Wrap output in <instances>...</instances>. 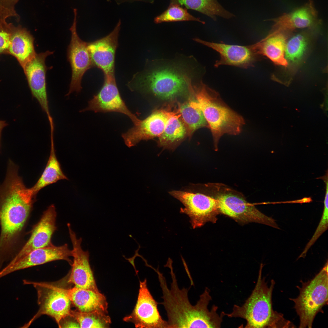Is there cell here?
<instances>
[{"label":"cell","mask_w":328,"mask_h":328,"mask_svg":"<svg viewBox=\"0 0 328 328\" xmlns=\"http://www.w3.org/2000/svg\"><path fill=\"white\" fill-rule=\"evenodd\" d=\"M172 264V260L169 258L165 265L170 269V289L158 268H152L157 274L162 291L163 301L159 304L164 306L166 313L167 328L220 327L224 316V312L219 315L218 307L214 305L209 310L208 305L212 300L210 289L206 287L196 303L193 305L188 296L190 288H179Z\"/></svg>","instance_id":"1"},{"label":"cell","mask_w":328,"mask_h":328,"mask_svg":"<svg viewBox=\"0 0 328 328\" xmlns=\"http://www.w3.org/2000/svg\"><path fill=\"white\" fill-rule=\"evenodd\" d=\"M18 169L9 166L5 179L0 184V267L24 225L36 196L25 186Z\"/></svg>","instance_id":"2"},{"label":"cell","mask_w":328,"mask_h":328,"mask_svg":"<svg viewBox=\"0 0 328 328\" xmlns=\"http://www.w3.org/2000/svg\"><path fill=\"white\" fill-rule=\"evenodd\" d=\"M145 69L134 75L128 86L132 91L173 101L191 94L192 71L185 64L172 63Z\"/></svg>","instance_id":"3"},{"label":"cell","mask_w":328,"mask_h":328,"mask_svg":"<svg viewBox=\"0 0 328 328\" xmlns=\"http://www.w3.org/2000/svg\"><path fill=\"white\" fill-rule=\"evenodd\" d=\"M190 104L202 112L212 135L216 150L220 138L224 134H239L245 122L243 118L228 107L221 99L218 93L202 81L192 84Z\"/></svg>","instance_id":"4"},{"label":"cell","mask_w":328,"mask_h":328,"mask_svg":"<svg viewBox=\"0 0 328 328\" xmlns=\"http://www.w3.org/2000/svg\"><path fill=\"white\" fill-rule=\"evenodd\" d=\"M264 265L260 266L257 282L250 296L244 304L234 305L231 312H224L228 317H238L246 321V328L289 327L292 325L282 314L272 308V295L275 282L272 280L270 286L262 277Z\"/></svg>","instance_id":"5"},{"label":"cell","mask_w":328,"mask_h":328,"mask_svg":"<svg viewBox=\"0 0 328 328\" xmlns=\"http://www.w3.org/2000/svg\"><path fill=\"white\" fill-rule=\"evenodd\" d=\"M328 262L312 279L302 281L301 287H298L299 296L290 299L294 303V308L299 316V328H311L316 315L323 313V307L328 304Z\"/></svg>","instance_id":"6"},{"label":"cell","mask_w":328,"mask_h":328,"mask_svg":"<svg viewBox=\"0 0 328 328\" xmlns=\"http://www.w3.org/2000/svg\"><path fill=\"white\" fill-rule=\"evenodd\" d=\"M209 187L214 192V195L209 194L216 200L220 214L241 224L255 222L280 229L274 219L262 213L238 192L219 184H210Z\"/></svg>","instance_id":"7"},{"label":"cell","mask_w":328,"mask_h":328,"mask_svg":"<svg viewBox=\"0 0 328 328\" xmlns=\"http://www.w3.org/2000/svg\"><path fill=\"white\" fill-rule=\"evenodd\" d=\"M169 193L183 205L180 213L189 217L193 228L200 227L207 222H216L220 214L217 202L203 185L191 184L183 190Z\"/></svg>","instance_id":"8"},{"label":"cell","mask_w":328,"mask_h":328,"mask_svg":"<svg viewBox=\"0 0 328 328\" xmlns=\"http://www.w3.org/2000/svg\"><path fill=\"white\" fill-rule=\"evenodd\" d=\"M66 276L56 282H37L23 280L24 284H31L36 289L39 308L37 312L22 327H27L43 315L54 319L59 327L61 320L70 316L71 302L67 296V288L63 286L68 277Z\"/></svg>","instance_id":"9"},{"label":"cell","mask_w":328,"mask_h":328,"mask_svg":"<svg viewBox=\"0 0 328 328\" xmlns=\"http://www.w3.org/2000/svg\"><path fill=\"white\" fill-rule=\"evenodd\" d=\"M74 17L70 30L71 36L67 49V57L72 69V77L69 91L67 96L72 93L80 92L82 89L81 81L85 72L94 67L87 48L88 43L82 40L76 30V9H74Z\"/></svg>","instance_id":"10"},{"label":"cell","mask_w":328,"mask_h":328,"mask_svg":"<svg viewBox=\"0 0 328 328\" xmlns=\"http://www.w3.org/2000/svg\"><path fill=\"white\" fill-rule=\"evenodd\" d=\"M158 303L153 298L147 286L146 278L139 282L137 300L132 313L124 321L133 323L136 328H167L158 308Z\"/></svg>","instance_id":"11"},{"label":"cell","mask_w":328,"mask_h":328,"mask_svg":"<svg viewBox=\"0 0 328 328\" xmlns=\"http://www.w3.org/2000/svg\"><path fill=\"white\" fill-rule=\"evenodd\" d=\"M116 112L128 117L134 125L140 119L128 108L122 99L118 88L115 76H104L103 85L100 91L88 102L87 106L82 112Z\"/></svg>","instance_id":"12"},{"label":"cell","mask_w":328,"mask_h":328,"mask_svg":"<svg viewBox=\"0 0 328 328\" xmlns=\"http://www.w3.org/2000/svg\"><path fill=\"white\" fill-rule=\"evenodd\" d=\"M194 40L219 53L220 58L216 61L214 65L216 67L226 65L248 68L254 66L260 56L255 44L241 46L209 42L197 38Z\"/></svg>","instance_id":"13"},{"label":"cell","mask_w":328,"mask_h":328,"mask_svg":"<svg viewBox=\"0 0 328 328\" xmlns=\"http://www.w3.org/2000/svg\"><path fill=\"white\" fill-rule=\"evenodd\" d=\"M69 234L73 246V262L69 274L68 282L74 287L99 292L97 286L89 261V252L82 248V239H77L75 233L68 224Z\"/></svg>","instance_id":"14"},{"label":"cell","mask_w":328,"mask_h":328,"mask_svg":"<svg viewBox=\"0 0 328 328\" xmlns=\"http://www.w3.org/2000/svg\"><path fill=\"white\" fill-rule=\"evenodd\" d=\"M53 53L47 51L36 53L23 68L32 95L37 100L49 121L53 118L50 112L47 92L46 73L48 68L45 62L46 57Z\"/></svg>","instance_id":"15"},{"label":"cell","mask_w":328,"mask_h":328,"mask_svg":"<svg viewBox=\"0 0 328 328\" xmlns=\"http://www.w3.org/2000/svg\"><path fill=\"white\" fill-rule=\"evenodd\" d=\"M72 256V250L67 244L59 246L52 244L37 249L16 261L10 262L0 271V278L17 271L54 261L64 260L71 265L70 258Z\"/></svg>","instance_id":"16"},{"label":"cell","mask_w":328,"mask_h":328,"mask_svg":"<svg viewBox=\"0 0 328 328\" xmlns=\"http://www.w3.org/2000/svg\"><path fill=\"white\" fill-rule=\"evenodd\" d=\"M177 112L165 109L155 110L145 119H140L137 124L122 133L121 136L128 146L134 145L142 140L159 137L169 118Z\"/></svg>","instance_id":"17"},{"label":"cell","mask_w":328,"mask_h":328,"mask_svg":"<svg viewBox=\"0 0 328 328\" xmlns=\"http://www.w3.org/2000/svg\"><path fill=\"white\" fill-rule=\"evenodd\" d=\"M273 25L271 32H289L296 29H315L321 23L313 2L309 0L291 12L271 19Z\"/></svg>","instance_id":"18"},{"label":"cell","mask_w":328,"mask_h":328,"mask_svg":"<svg viewBox=\"0 0 328 328\" xmlns=\"http://www.w3.org/2000/svg\"><path fill=\"white\" fill-rule=\"evenodd\" d=\"M121 24L119 20L113 31L106 36L88 43L94 67L101 70L104 76H115V57Z\"/></svg>","instance_id":"19"},{"label":"cell","mask_w":328,"mask_h":328,"mask_svg":"<svg viewBox=\"0 0 328 328\" xmlns=\"http://www.w3.org/2000/svg\"><path fill=\"white\" fill-rule=\"evenodd\" d=\"M56 217L55 207L51 205L35 226L29 240L10 262L16 261L35 250L52 245V236L56 229Z\"/></svg>","instance_id":"20"},{"label":"cell","mask_w":328,"mask_h":328,"mask_svg":"<svg viewBox=\"0 0 328 328\" xmlns=\"http://www.w3.org/2000/svg\"><path fill=\"white\" fill-rule=\"evenodd\" d=\"M10 43L7 53L14 56L23 68L36 53L34 38L30 32L20 25L10 23Z\"/></svg>","instance_id":"21"},{"label":"cell","mask_w":328,"mask_h":328,"mask_svg":"<svg viewBox=\"0 0 328 328\" xmlns=\"http://www.w3.org/2000/svg\"><path fill=\"white\" fill-rule=\"evenodd\" d=\"M67 294L77 310L84 312L100 311L108 313V303L105 296L100 292L74 287L67 288Z\"/></svg>","instance_id":"22"},{"label":"cell","mask_w":328,"mask_h":328,"mask_svg":"<svg viewBox=\"0 0 328 328\" xmlns=\"http://www.w3.org/2000/svg\"><path fill=\"white\" fill-rule=\"evenodd\" d=\"M288 33L270 32L265 38L255 43L259 54L267 57L276 65L287 67L285 50Z\"/></svg>","instance_id":"23"},{"label":"cell","mask_w":328,"mask_h":328,"mask_svg":"<svg viewBox=\"0 0 328 328\" xmlns=\"http://www.w3.org/2000/svg\"><path fill=\"white\" fill-rule=\"evenodd\" d=\"M186 135V128L177 111L167 120L163 132L159 137L158 145L164 149L174 150Z\"/></svg>","instance_id":"24"},{"label":"cell","mask_w":328,"mask_h":328,"mask_svg":"<svg viewBox=\"0 0 328 328\" xmlns=\"http://www.w3.org/2000/svg\"><path fill=\"white\" fill-rule=\"evenodd\" d=\"M309 36L308 32L303 31L295 35L287 41L285 58L289 72H294L303 59L309 46Z\"/></svg>","instance_id":"25"},{"label":"cell","mask_w":328,"mask_h":328,"mask_svg":"<svg viewBox=\"0 0 328 328\" xmlns=\"http://www.w3.org/2000/svg\"><path fill=\"white\" fill-rule=\"evenodd\" d=\"M51 148L50 156L45 168L40 177L31 190L36 195L44 187L59 180L68 179L62 171L55 152L54 136H50Z\"/></svg>","instance_id":"26"},{"label":"cell","mask_w":328,"mask_h":328,"mask_svg":"<svg viewBox=\"0 0 328 328\" xmlns=\"http://www.w3.org/2000/svg\"><path fill=\"white\" fill-rule=\"evenodd\" d=\"M177 111L186 128L187 135L191 137L199 128L208 126L201 111L190 104L189 101L178 104Z\"/></svg>","instance_id":"27"},{"label":"cell","mask_w":328,"mask_h":328,"mask_svg":"<svg viewBox=\"0 0 328 328\" xmlns=\"http://www.w3.org/2000/svg\"><path fill=\"white\" fill-rule=\"evenodd\" d=\"M179 3L187 8L197 11L210 17L214 20L219 16L229 19L234 15L225 9L217 0H177Z\"/></svg>","instance_id":"28"},{"label":"cell","mask_w":328,"mask_h":328,"mask_svg":"<svg viewBox=\"0 0 328 328\" xmlns=\"http://www.w3.org/2000/svg\"><path fill=\"white\" fill-rule=\"evenodd\" d=\"M70 316L77 322L80 328H108L111 323L108 313L101 311L84 312L71 310Z\"/></svg>","instance_id":"29"},{"label":"cell","mask_w":328,"mask_h":328,"mask_svg":"<svg viewBox=\"0 0 328 328\" xmlns=\"http://www.w3.org/2000/svg\"><path fill=\"white\" fill-rule=\"evenodd\" d=\"M185 21H195L204 24V22L193 16L186 9L176 4H172L162 14L155 19L156 23L164 22H172Z\"/></svg>","instance_id":"30"},{"label":"cell","mask_w":328,"mask_h":328,"mask_svg":"<svg viewBox=\"0 0 328 328\" xmlns=\"http://www.w3.org/2000/svg\"><path fill=\"white\" fill-rule=\"evenodd\" d=\"M326 191L324 201V209L321 219L314 234L306 245L303 251L297 259L305 258L307 253L311 247L314 244L319 237L328 228V183H326Z\"/></svg>","instance_id":"31"},{"label":"cell","mask_w":328,"mask_h":328,"mask_svg":"<svg viewBox=\"0 0 328 328\" xmlns=\"http://www.w3.org/2000/svg\"><path fill=\"white\" fill-rule=\"evenodd\" d=\"M19 0H0V9L9 17H14L19 19V16L15 9V6Z\"/></svg>","instance_id":"32"},{"label":"cell","mask_w":328,"mask_h":328,"mask_svg":"<svg viewBox=\"0 0 328 328\" xmlns=\"http://www.w3.org/2000/svg\"><path fill=\"white\" fill-rule=\"evenodd\" d=\"M10 36L8 29H0V55L7 53L10 43Z\"/></svg>","instance_id":"33"},{"label":"cell","mask_w":328,"mask_h":328,"mask_svg":"<svg viewBox=\"0 0 328 328\" xmlns=\"http://www.w3.org/2000/svg\"><path fill=\"white\" fill-rule=\"evenodd\" d=\"M69 316L63 319L61 321L59 327L64 328H80V325L72 317V318H69Z\"/></svg>","instance_id":"34"},{"label":"cell","mask_w":328,"mask_h":328,"mask_svg":"<svg viewBox=\"0 0 328 328\" xmlns=\"http://www.w3.org/2000/svg\"><path fill=\"white\" fill-rule=\"evenodd\" d=\"M7 125V124L6 123L5 121L2 120H0V153L1 151V132L2 130L4 127H5Z\"/></svg>","instance_id":"35"}]
</instances>
